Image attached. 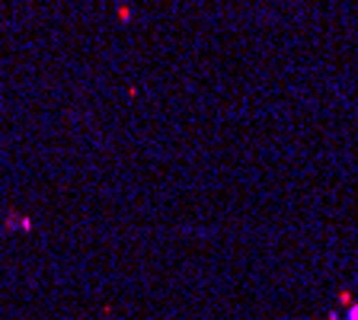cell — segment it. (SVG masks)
Returning a JSON list of instances; mask_svg holds the SVG:
<instances>
[{"label":"cell","instance_id":"cell-1","mask_svg":"<svg viewBox=\"0 0 358 320\" xmlns=\"http://www.w3.org/2000/svg\"><path fill=\"white\" fill-rule=\"evenodd\" d=\"M349 320H358V305H355V307H352V311H349Z\"/></svg>","mask_w":358,"mask_h":320}]
</instances>
